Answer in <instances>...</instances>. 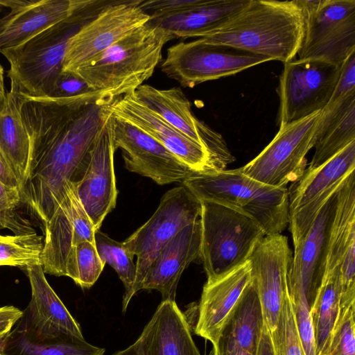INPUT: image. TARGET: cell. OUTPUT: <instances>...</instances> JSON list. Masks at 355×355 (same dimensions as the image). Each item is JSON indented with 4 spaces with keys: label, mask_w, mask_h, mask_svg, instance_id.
I'll list each match as a JSON object with an SVG mask.
<instances>
[{
    "label": "cell",
    "mask_w": 355,
    "mask_h": 355,
    "mask_svg": "<svg viewBox=\"0 0 355 355\" xmlns=\"http://www.w3.org/2000/svg\"><path fill=\"white\" fill-rule=\"evenodd\" d=\"M21 96L31 148L30 176L21 199L44 225L69 183L82 176L114 101L98 92L69 98L35 97L22 91Z\"/></svg>",
    "instance_id": "6da1fadb"
},
{
    "label": "cell",
    "mask_w": 355,
    "mask_h": 355,
    "mask_svg": "<svg viewBox=\"0 0 355 355\" xmlns=\"http://www.w3.org/2000/svg\"><path fill=\"white\" fill-rule=\"evenodd\" d=\"M304 29L297 0H249L223 26L201 38L286 63L297 55Z\"/></svg>",
    "instance_id": "7a4b0ae2"
},
{
    "label": "cell",
    "mask_w": 355,
    "mask_h": 355,
    "mask_svg": "<svg viewBox=\"0 0 355 355\" xmlns=\"http://www.w3.org/2000/svg\"><path fill=\"white\" fill-rule=\"evenodd\" d=\"M111 1L83 0L64 19L21 44L1 51L10 64V80L29 96L49 97L62 73L70 40Z\"/></svg>",
    "instance_id": "3957f363"
},
{
    "label": "cell",
    "mask_w": 355,
    "mask_h": 355,
    "mask_svg": "<svg viewBox=\"0 0 355 355\" xmlns=\"http://www.w3.org/2000/svg\"><path fill=\"white\" fill-rule=\"evenodd\" d=\"M173 39L147 22L72 73L94 91L115 100L135 92L153 75L164 46Z\"/></svg>",
    "instance_id": "277c9868"
},
{
    "label": "cell",
    "mask_w": 355,
    "mask_h": 355,
    "mask_svg": "<svg viewBox=\"0 0 355 355\" xmlns=\"http://www.w3.org/2000/svg\"><path fill=\"white\" fill-rule=\"evenodd\" d=\"M199 200L240 210L252 217L266 236L281 234L289 223L288 189L270 186L232 170L193 172L183 181Z\"/></svg>",
    "instance_id": "5b68a950"
},
{
    "label": "cell",
    "mask_w": 355,
    "mask_h": 355,
    "mask_svg": "<svg viewBox=\"0 0 355 355\" xmlns=\"http://www.w3.org/2000/svg\"><path fill=\"white\" fill-rule=\"evenodd\" d=\"M201 202L200 257L207 280L227 273L249 260L266 236L249 215L231 207Z\"/></svg>",
    "instance_id": "8992f818"
},
{
    "label": "cell",
    "mask_w": 355,
    "mask_h": 355,
    "mask_svg": "<svg viewBox=\"0 0 355 355\" xmlns=\"http://www.w3.org/2000/svg\"><path fill=\"white\" fill-rule=\"evenodd\" d=\"M297 1L304 21L298 59L341 67L355 51V0Z\"/></svg>",
    "instance_id": "52a82bcc"
},
{
    "label": "cell",
    "mask_w": 355,
    "mask_h": 355,
    "mask_svg": "<svg viewBox=\"0 0 355 355\" xmlns=\"http://www.w3.org/2000/svg\"><path fill=\"white\" fill-rule=\"evenodd\" d=\"M201 209L200 200L184 185L173 188L163 196L153 216L123 242L137 257L135 294L162 248L182 229L200 219Z\"/></svg>",
    "instance_id": "ba28073f"
},
{
    "label": "cell",
    "mask_w": 355,
    "mask_h": 355,
    "mask_svg": "<svg viewBox=\"0 0 355 355\" xmlns=\"http://www.w3.org/2000/svg\"><path fill=\"white\" fill-rule=\"evenodd\" d=\"M268 61L263 56L199 38L169 47L161 69L182 86L192 88Z\"/></svg>",
    "instance_id": "9c48e42d"
},
{
    "label": "cell",
    "mask_w": 355,
    "mask_h": 355,
    "mask_svg": "<svg viewBox=\"0 0 355 355\" xmlns=\"http://www.w3.org/2000/svg\"><path fill=\"white\" fill-rule=\"evenodd\" d=\"M322 110L280 127L270 143L252 161L240 168L261 183L286 187L305 171L306 155L313 148Z\"/></svg>",
    "instance_id": "30bf717a"
},
{
    "label": "cell",
    "mask_w": 355,
    "mask_h": 355,
    "mask_svg": "<svg viewBox=\"0 0 355 355\" xmlns=\"http://www.w3.org/2000/svg\"><path fill=\"white\" fill-rule=\"evenodd\" d=\"M284 64L277 88L279 128L322 110L331 98L341 67L320 60L293 59Z\"/></svg>",
    "instance_id": "8fae6325"
},
{
    "label": "cell",
    "mask_w": 355,
    "mask_h": 355,
    "mask_svg": "<svg viewBox=\"0 0 355 355\" xmlns=\"http://www.w3.org/2000/svg\"><path fill=\"white\" fill-rule=\"evenodd\" d=\"M44 227L41 265L44 273L67 276L76 284V246L85 241L94 243L95 230L74 182L69 183L64 198Z\"/></svg>",
    "instance_id": "7c38bea8"
},
{
    "label": "cell",
    "mask_w": 355,
    "mask_h": 355,
    "mask_svg": "<svg viewBox=\"0 0 355 355\" xmlns=\"http://www.w3.org/2000/svg\"><path fill=\"white\" fill-rule=\"evenodd\" d=\"M141 0H112L96 17L70 40L62 71L73 72L85 66L133 30L146 24L150 16Z\"/></svg>",
    "instance_id": "4fadbf2b"
},
{
    "label": "cell",
    "mask_w": 355,
    "mask_h": 355,
    "mask_svg": "<svg viewBox=\"0 0 355 355\" xmlns=\"http://www.w3.org/2000/svg\"><path fill=\"white\" fill-rule=\"evenodd\" d=\"M110 121L114 148L121 149L129 171L148 177L160 185L183 181L194 172L159 141L137 127L110 112Z\"/></svg>",
    "instance_id": "5bb4252c"
},
{
    "label": "cell",
    "mask_w": 355,
    "mask_h": 355,
    "mask_svg": "<svg viewBox=\"0 0 355 355\" xmlns=\"http://www.w3.org/2000/svg\"><path fill=\"white\" fill-rule=\"evenodd\" d=\"M330 277L339 279L340 309L355 304L354 172L338 192L324 278Z\"/></svg>",
    "instance_id": "9a60e30c"
},
{
    "label": "cell",
    "mask_w": 355,
    "mask_h": 355,
    "mask_svg": "<svg viewBox=\"0 0 355 355\" xmlns=\"http://www.w3.org/2000/svg\"><path fill=\"white\" fill-rule=\"evenodd\" d=\"M338 191L323 206L306 235L294 246V256L288 269L289 297L304 296L311 308L324 276L329 236Z\"/></svg>",
    "instance_id": "2e32d148"
},
{
    "label": "cell",
    "mask_w": 355,
    "mask_h": 355,
    "mask_svg": "<svg viewBox=\"0 0 355 355\" xmlns=\"http://www.w3.org/2000/svg\"><path fill=\"white\" fill-rule=\"evenodd\" d=\"M114 151L109 112L89 152L85 169L80 178L74 182L79 200L95 231L99 230L105 217L116 205Z\"/></svg>",
    "instance_id": "e0dca14e"
},
{
    "label": "cell",
    "mask_w": 355,
    "mask_h": 355,
    "mask_svg": "<svg viewBox=\"0 0 355 355\" xmlns=\"http://www.w3.org/2000/svg\"><path fill=\"white\" fill-rule=\"evenodd\" d=\"M292 252L286 236H265L249 258L251 275L261 304L264 322L270 332L277 324L285 296Z\"/></svg>",
    "instance_id": "ac0fdd59"
},
{
    "label": "cell",
    "mask_w": 355,
    "mask_h": 355,
    "mask_svg": "<svg viewBox=\"0 0 355 355\" xmlns=\"http://www.w3.org/2000/svg\"><path fill=\"white\" fill-rule=\"evenodd\" d=\"M31 298L17 322L30 337L40 341L84 338L80 327L47 282L41 264L26 268Z\"/></svg>",
    "instance_id": "d6986e66"
},
{
    "label": "cell",
    "mask_w": 355,
    "mask_h": 355,
    "mask_svg": "<svg viewBox=\"0 0 355 355\" xmlns=\"http://www.w3.org/2000/svg\"><path fill=\"white\" fill-rule=\"evenodd\" d=\"M107 109L114 116L159 141L194 172L211 171L206 150L147 108L136 98L134 92L116 98Z\"/></svg>",
    "instance_id": "ffe728a7"
},
{
    "label": "cell",
    "mask_w": 355,
    "mask_h": 355,
    "mask_svg": "<svg viewBox=\"0 0 355 355\" xmlns=\"http://www.w3.org/2000/svg\"><path fill=\"white\" fill-rule=\"evenodd\" d=\"M252 280L250 260L205 284L198 305L196 335L209 340L216 351L222 331Z\"/></svg>",
    "instance_id": "44dd1931"
},
{
    "label": "cell",
    "mask_w": 355,
    "mask_h": 355,
    "mask_svg": "<svg viewBox=\"0 0 355 355\" xmlns=\"http://www.w3.org/2000/svg\"><path fill=\"white\" fill-rule=\"evenodd\" d=\"M200 219L182 229L162 248L151 264L141 290H157L162 301H175L180 277L189 263L200 257Z\"/></svg>",
    "instance_id": "7402d4cb"
},
{
    "label": "cell",
    "mask_w": 355,
    "mask_h": 355,
    "mask_svg": "<svg viewBox=\"0 0 355 355\" xmlns=\"http://www.w3.org/2000/svg\"><path fill=\"white\" fill-rule=\"evenodd\" d=\"M83 0H15L0 19V53L17 46L68 17Z\"/></svg>",
    "instance_id": "603a6c76"
},
{
    "label": "cell",
    "mask_w": 355,
    "mask_h": 355,
    "mask_svg": "<svg viewBox=\"0 0 355 355\" xmlns=\"http://www.w3.org/2000/svg\"><path fill=\"white\" fill-rule=\"evenodd\" d=\"M138 340L143 355H200L175 301H162Z\"/></svg>",
    "instance_id": "cb8c5ba5"
},
{
    "label": "cell",
    "mask_w": 355,
    "mask_h": 355,
    "mask_svg": "<svg viewBox=\"0 0 355 355\" xmlns=\"http://www.w3.org/2000/svg\"><path fill=\"white\" fill-rule=\"evenodd\" d=\"M249 0H199L195 6L169 16L150 19L148 23L174 38L204 37L223 26Z\"/></svg>",
    "instance_id": "d4e9b609"
},
{
    "label": "cell",
    "mask_w": 355,
    "mask_h": 355,
    "mask_svg": "<svg viewBox=\"0 0 355 355\" xmlns=\"http://www.w3.org/2000/svg\"><path fill=\"white\" fill-rule=\"evenodd\" d=\"M21 92L10 80V90L0 105V152L18 180L21 196L30 176L31 148L21 113Z\"/></svg>",
    "instance_id": "484cf974"
},
{
    "label": "cell",
    "mask_w": 355,
    "mask_h": 355,
    "mask_svg": "<svg viewBox=\"0 0 355 355\" xmlns=\"http://www.w3.org/2000/svg\"><path fill=\"white\" fill-rule=\"evenodd\" d=\"M355 141V93L327 105L322 110L317 128L313 158L307 168L312 171Z\"/></svg>",
    "instance_id": "4316f807"
},
{
    "label": "cell",
    "mask_w": 355,
    "mask_h": 355,
    "mask_svg": "<svg viewBox=\"0 0 355 355\" xmlns=\"http://www.w3.org/2000/svg\"><path fill=\"white\" fill-rule=\"evenodd\" d=\"M355 141L320 166L305 169L288 190L289 215L354 172Z\"/></svg>",
    "instance_id": "83f0119b"
},
{
    "label": "cell",
    "mask_w": 355,
    "mask_h": 355,
    "mask_svg": "<svg viewBox=\"0 0 355 355\" xmlns=\"http://www.w3.org/2000/svg\"><path fill=\"white\" fill-rule=\"evenodd\" d=\"M264 326L261 304L252 279L222 331L217 350L236 347L257 355Z\"/></svg>",
    "instance_id": "f1b7e54d"
},
{
    "label": "cell",
    "mask_w": 355,
    "mask_h": 355,
    "mask_svg": "<svg viewBox=\"0 0 355 355\" xmlns=\"http://www.w3.org/2000/svg\"><path fill=\"white\" fill-rule=\"evenodd\" d=\"M134 95L147 108L203 147L197 128L198 119L180 88L159 89L149 85H141L134 92Z\"/></svg>",
    "instance_id": "f546056e"
},
{
    "label": "cell",
    "mask_w": 355,
    "mask_h": 355,
    "mask_svg": "<svg viewBox=\"0 0 355 355\" xmlns=\"http://www.w3.org/2000/svg\"><path fill=\"white\" fill-rule=\"evenodd\" d=\"M5 343L7 355H104L105 349L85 338H65L40 341L30 337L17 322Z\"/></svg>",
    "instance_id": "4dcf8cb0"
},
{
    "label": "cell",
    "mask_w": 355,
    "mask_h": 355,
    "mask_svg": "<svg viewBox=\"0 0 355 355\" xmlns=\"http://www.w3.org/2000/svg\"><path fill=\"white\" fill-rule=\"evenodd\" d=\"M340 311V284L336 277H325L311 308L315 355L327 345Z\"/></svg>",
    "instance_id": "1f68e13d"
},
{
    "label": "cell",
    "mask_w": 355,
    "mask_h": 355,
    "mask_svg": "<svg viewBox=\"0 0 355 355\" xmlns=\"http://www.w3.org/2000/svg\"><path fill=\"white\" fill-rule=\"evenodd\" d=\"M94 243L101 259L115 270L123 284L125 292L122 311L125 313L130 300L135 295L134 286L137 267L133 262L134 257L128 252L123 243L111 239L99 230L94 232Z\"/></svg>",
    "instance_id": "d6a6232c"
},
{
    "label": "cell",
    "mask_w": 355,
    "mask_h": 355,
    "mask_svg": "<svg viewBox=\"0 0 355 355\" xmlns=\"http://www.w3.org/2000/svg\"><path fill=\"white\" fill-rule=\"evenodd\" d=\"M42 237L36 232L14 235L0 234V266L26 269L41 264Z\"/></svg>",
    "instance_id": "836d02e7"
},
{
    "label": "cell",
    "mask_w": 355,
    "mask_h": 355,
    "mask_svg": "<svg viewBox=\"0 0 355 355\" xmlns=\"http://www.w3.org/2000/svg\"><path fill=\"white\" fill-rule=\"evenodd\" d=\"M270 334L274 355H305L288 293L284 297L275 329Z\"/></svg>",
    "instance_id": "e575fe53"
},
{
    "label": "cell",
    "mask_w": 355,
    "mask_h": 355,
    "mask_svg": "<svg viewBox=\"0 0 355 355\" xmlns=\"http://www.w3.org/2000/svg\"><path fill=\"white\" fill-rule=\"evenodd\" d=\"M355 304L340 309L329 341L318 355H355Z\"/></svg>",
    "instance_id": "d590c367"
},
{
    "label": "cell",
    "mask_w": 355,
    "mask_h": 355,
    "mask_svg": "<svg viewBox=\"0 0 355 355\" xmlns=\"http://www.w3.org/2000/svg\"><path fill=\"white\" fill-rule=\"evenodd\" d=\"M21 203L22 200L19 191L0 182V230L8 229L15 234L35 232L18 213Z\"/></svg>",
    "instance_id": "8d00e7d4"
},
{
    "label": "cell",
    "mask_w": 355,
    "mask_h": 355,
    "mask_svg": "<svg viewBox=\"0 0 355 355\" xmlns=\"http://www.w3.org/2000/svg\"><path fill=\"white\" fill-rule=\"evenodd\" d=\"M76 263L78 273L76 284L88 288L96 282L105 263L101 259L95 243L85 241L76 246Z\"/></svg>",
    "instance_id": "74e56055"
},
{
    "label": "cell",
    "mask_w": 355,
    "mask_h": 355,
    "mask_svg": "<svg viewBox=\"0 0 355 355\" xmlns=\"http://www.w3.org/2000/svg\"><path fill=\"white\" fill-rule=\"evenodd\" d=\"M298 335L305 355H315L311 307L302 295L290 297Z\"/></svg>",
    "instance_id": "f35d334b"
},
{
    "label": "cell",
    "mask_w": 355,
    "mask_h": 355,
    "mask_svg": "<svg viewBox=\"0 0 355 355\" xmlns=\"http://www.w3.org/2000/svg\"><path fill=\"white\" fill-rule=\"evenodd\" d=\"M96 93L76 73L62 71L49 97L56 98H76Z\"/></svg>",
    "instance_id": "ab89813d"
},
{
    "label": "cell",
    "mask_w": 355,
    "mask_h": 355,
    "mask_svg": "<svg viewBox=\"0 0 355 355\" xmlns=\"http://www.w3.org/2000/svg\"><path fill=\"white\" fill-rule=\"evenodd\" d=\"M355 93V51L344 61L331 98L327 105H332Z\"/></svg>",
    "instance_id": "60d3db41"
},
{
    "label": "cell",
    "mask_w": 355,
    "mask_h": 355,
    "mask_svg": "<svg viewBox=\"0 0 355 355\" xmlns=\"http://www.w3.org/2000/svg\"><path fill=\"white\" fill-rule=\"evenodd\" d=\"M23 311L14 306L0 307V349L5 343L12 328L23 315Z\"/></svg>",
    "instance_id": "b9f144b4"
},
{
    "label": "cell",
    "mask_w": 355,
    "mask_h": 355,
    "mask_svg": "<svg viewBox=\"0 0 355 355\" xmlns=\"http://www.w3.org/2000/svg\"><path fill=\"white\" fill-rule=\"evenodd\" d=\"M0 182L10 188L19 191L21 193L20 185L18 180L1 152Z\"/></svg>",
    "instance_id": "7bdbcfd3"
},
{
    "label": "cell",
    "mask_w": 355,
    "mask_h": 355,
    "mask_svg": "<svg viewBox=\"0 0 355 355\" xmlns=\"http://www.w3.org/2000/svg\"><path fill=\"white\" fill-rule=\"evenodd\" d=\"M257 355H274L270 334L266 325L263 329Z\"/></svg>",
    "instance_id": "ee69618b"
},
{
    "label": "cell",
    "mask_w": 355,
    "mask_h": 355,
    "mask_svg": "<svg viewBox=\"0 0 355 355\" xmlns=\"http://www.w3.org/2000/svg\"><path fill=\"white\" fill-rule=\"evenodd\" d=\"M112 355H143L139 340L125 349L119 351Z\"/></svg>",
    "instance_id": "f6af8a7d"
},
{
    "label": "cell",
    "mask_w": 355,
    "mask_h": 355,
    "mask_svg": "<svg viewBox=\"0 0 355 355\" xmlns=\"http://www.w3.org/2000/svg\"><path fill=\"white\" fill-rule=\"evenodd\" d=\"M218 355H253L251 353L236 347L218 349Z\"/></svg>",
    "instance_id": "bcb514c9"
},
{
    "label": "cell",
    "mask_w": 355,
    "mask_h": 355,
    "mask_svg": "<svg viewBox=\"0 0 355 355\" xmlns=\"http://www.w3.org/2000/svg\"><path fill=\"white\" fill-rule=\"evenodd\" d=\"M3 73V69L0 64V105L3 102L6 96L4 87Z\"/></svg>",
    "instance_id": "7dc6e473"
},
{
    "label": "cell",
    "mask_w": 355,
    "mask_h": 355,
    "mask_svg": "<svg viewBox=\"0 0 355 355\" xmlns=\"http://www.w3.org/2000/svg\"><path fill=\"white\" fill-rule=\"evenodd\" d=\"M209 355H218L216 351L214 349H212L211 352H210Z\"/></svg>",
    "instance_id": "c3c4849f"
},
{
    "label": "cell",
    "mask_w": 355,
    "mask_h": 355,
    "mask_svg": "<svg viewBox=\"0 0 355 355\" xmlns=\"http://www.w3.org/2000/svg\"><path fill=\"white\" fill-rule=\"evenodd\" d=\"M0 355H7V354L4 352L3 349H0Z\"/></svg>",
    "instance_id": "681fc988"
}]
</instances>
